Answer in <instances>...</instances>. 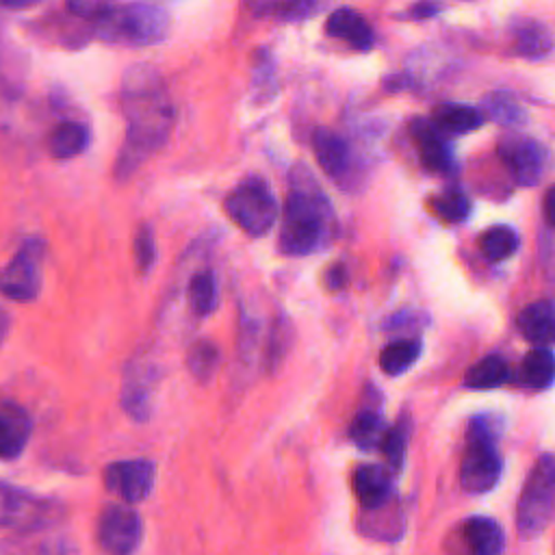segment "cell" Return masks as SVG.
<instances>
[{
  "label": "cell",
  "mask_w": 555,
  "mask_h": 555,
  "mask_svg": "<svg viewBox=\"0 0 555 555\" xmlns=\"http://www.w3.org/2000/svg\"><path fill=\"white\" fill-rule=\"evenodd\" d=\"M520 334L538 345H548L555 336V306L551 299H538L518 314Z\"/></svg>",
  "instance_id": "obj_22"
},
{
  "label": "cell",
  "mask_w": 555,
  "mask_h": 555,
  "mask_svg": "<svg viewBox=\"0 0 555 555\" xmlns=\"http://www.w3.org/2000/svg\"><path fill=\"white\" fill-rule=\"evenodd\" d=\"M384 431H386L384 416L379 414L377 408H371V405H364L362 410H358V414L351 418V425H349L351 442L364 451L379 447Z\"/></svg>",
  "instance_id": "obj_26"
},
{
  "label": "cell",
  "mask_w": 555,
  "mask_h": 555,
  "mask_svg": "<svg viewBox=\"0 0 555 555\" xmlns=\"http://www.w3.org/2000/svg\"><path fill=\"white\" fill-rule=\"evenodd\" d=\"M93 22V33L98 39L128 48L160 43L171 26L169 13L163 7L147 2L115 4Z\"/></svg>",
  "instance_id": "obj_4"
},
{
  "label": "cell",
  "mask_w": 555,
  "mask_h": 555,
  "mask_svg": "<svg viewBox=\"0 0 555 555\" xmlns=\"http://www.w3.org/2000/svg\"><path fill=\"white\" fill-rule=\"evenodd\" d=\"M503 421L496 414H477L466 425V449L460 464V486L468 494L490 492L503 473V457L496 440Z\"/></svg>",
  "instance_id": "obj_3"
},
{
  "label": "cell",
  "mask_w": 555,
  "mask_h": 555,
  "mask_svg": "<svg viewBox=\"0 0 555 555\" xmlns=\"http://www.w3.org/2000/svg\"><path fill=\"white\" fill-rule=\"evenodd\" d=\"M421 340L418 338H401L388 343L379 353V366L388 375H401L405 373L421 356Z\"/></svg>",
  "instance_id": "obj_29"
},
{
  "label": "cell",
  "mask_w": 555,
  "mask_h": 555,
  "mask_svg": "<svg viewBox=\"0 0 555 555\" xmlns=\"http://www.w3.org/2000/svg\"><path fill=\"white\" fill-rule=\"evenodd\" d=\"M152 369L134 360L126 366L121 384V408L132 421H147L152 412Z\"/></svg>",
  "instance_id": "obj_16"
},
{
  "label": "cell",
  "mask_w": 555,
  "mask_h": 555,
  "mask_svg": "<svg viewBox=\"0 0 555 555\" xmlns=\"http://www.w3.org/2000/svg\"><path fill=\"white\" fill-rule=\"evenodd\" d=\"M553 197H555V189L551 186V189L546 191V195H544V202H542V208H544V221H546V225H548V228L553 225Z\"/></svg>",
  "instance_id": "obj_42"
},
{
  "label": "cell",
  "mask_w": 555,
  "mask_h": 555,
  "mask_svg": "<svg viewBox=\"0 0 555 555\" xmlns=\"http://www.w3.org/2000/svg\"><path fill=\"white\" fill-rule=\"evenodd\" d=\"M509 379V369L503 356L488 353L477 360L464 375V386L470 390H490L499 388Z\"/></svg>",
  "instance_id": "obj_24"
},
{
  "label": "cell",
  "mask_w": 555,
  "mask_h": 555,
  "mask_svg": "<svg viewBox=\"0 0 555 555\" xmlns=\"http://www.w3.org/2000/svg\"><path fill=\"white\" fill-rule=\"evenodd\" d=\"M9 330H11V317H9V312L4 308H0V345L4 343Z\"/></svg>",
  "instance_id": "obj_43"
},
{
  "label": "cell",
  "mask_w": 555,
  "mask_h": 555,
  "mask_svg": "<svg viewBox=\"0 0 555 555\" xmlns=\"http://www.w3.org/2000/svg\"><path fill=\"white\" fill-rule=\"evenodd\" d=\"M514 50L527 61H546L553 52V33L540 20L522 17L514 26Z\"/></svg>",
  "instance_id": "obj_21"
},
{
  "label": "cell",
  "mask_w": 555,
  "mask_h": 555,
  "mask_svg": "<svg viewBox=\"0 0 555 555\" xmlns=\"http://www.w3.org/2000/svg\"><path fill=\"white\" fill-rule=\"evenodd\" d=\"M429 206L447 223H462L470 215V197L457 184L434 195Z\"/></svg>",
  "instance_id": "obj_31"
},
{
  "label": "cell",
  "mask_w": 555,
  "mask_h": 555,
  "mask_svg": "<svg viewBox=\"0 0 555 555\" xmlns=\"http://www.w3.org/2000/svg\"><path fill=\"white\" fill-rule=\"evenodd\" d=\"M43 243L39 238H26L15 256L0 269V295L13 301H30L41 291V264Z\"/></svg>",
  "instance_id": "obj_8"
},
{
  "label": "cell",
  "mask_w": 555,
  "mask_h": 555,
  "mask_svg": "<svg viewBox=\"0 0 555 555\" xmlns=\"http://www.w3.org/2000/svg\"><path fill=\"white\" fill-rule=\"evenodd\" d=\"M410 431H412V423L410 416L403 414L401 418H397V423L384 431L382 436V451L386 455L388 466L397 473L403 468V460H405V451H408V440H410Z\"/></svg>",
  "instance_id": "obj_32"
},
{
  "label": "cell",
  "mask_w": 555,
  "mask_h": 555,
  "mask_svg": "<svg viewBox=\"0 0 555 555\" xmlns=\"http://www.w3.org/2000/svg\"><path fill=\"white\" fill-rule=\"evenodd\" d=\"M555 507V460L542 453L527 475L516 505V529L525 540L538 538L551 522Z\"/></svg>",
  "instance_id": "obj_5"
},
{
  "label": "cell",
  "mask_w": 555,
  "mask_h": 555,
  "mask_svg": "<svg viewBox=\"0 0 555 555\" xmlns=\"http://www.w3.org/2000/svg\"><path fill=\"white\" fill-rule=\"evenodd\" d=\"M351 488L364 509H382L392 496V477L377 464H362L351 475Z\"/></svg>",
  "instance_id": "obj_18"
},
{
  "label": "cell",
  "mask_w": 555,
  "mask_h": 555,
  "mask_svg": "<svg viewBox=\"0 0 555 555\" xmlns=\"http://www.w3.org/2000/svg\"><path fill=\"white\" fill-rule=\"evenodd\" d=\"M496 152L516 184L535 186L542 180L548 163V152L538 139L505 134L501 137Z\"/></svg>",
  "instance_id": "obj_10"
},
{
  "label": "cell",
  "mask_w": 555,
  "mask_h": 555,
  "mask_svg": "<svg viewBox=\"0 0 555 555\" xmlns=\"http://www.w3.org/2000/svg\"><path fill=\"white\" fill-rule=\"evenodd\" d=\"M0 555H76V544L52 527L17 531L0 542Z\"/></svg>",
  "instance_id": "obj_14"
},
{
  "label": "cell",
  "mask_w": 555,
  "mask_h": 555,
  "mask_svg": "<svg viewBox=\"0 0 555 555\" xmlns=\"http://www.w3.org/2000/svg\"><path fill=\"white\" fill-rule=\"evenodd\" d=\"M95 538L106 555H134L143 538V520L126 503H108L98 516Z\"/></svg>",
  "instance_id": "obj_9"
},
{
  "label": "cell",
  "mask_w": 555,
  "mask_h": 555,
  "mask_svg": "<svg viewBox=\"0 0 555 555\" xmlns=\"http://www.w3.org/2000/svg\"><path fill=\"white\" fill-rule=\"evenodd\" d=\"M121 108L128 126L124 145L115 160V178L128 180L167 143L176 111L160 74L147 63L130 65L124 74Z\"/></svg>",
  "instance_id": "obj_1"
},
{
  "label": "cell",
  "mask_w": 555,
  "mask_h": 555,
  "mask_svg": "<svg viewBox=\"0 0 555 555\" xmlns=\"http://www.w3.org/2000/svg\"><path fill=\"white\" fill-rule=\"evenodd\" d=\"M518 234L509 225H492L479 236V251L488 262H503L518 249Z\"/></svg>",
  "instance_id": "obj_28"
},
{
  "label": "cell",
  "mask_w": 555,
  "mask_h": 555,
  "mask_svg": "<svg viewBox=\"0 0 555 555\" xmlns=\"http://www.w3.org/2000/svg\"><path fill=\"white\" fill-rule=\"evenodd\" d=\"M30 414L15 401L0 403V460H15L28 444Z\"/></svg>",
  "instance_id": "obj_19"
},
{
  "label": "cell",
  "mask_w": 555,
  "mask_h": 555,
  "mask_svg": "<svg viewBox=\"0 0 555 555\" xmlns=\"http://www.w3.org/2000/svg\"><path fill=\"white\" fill-rule=\"evenodd\" d=\"M186 297H189L191 310L197 317H208L217 308V297H219L215 273L210 269H204V271L195 273L189 282Z\"/></svg>",
  "instance_id": "obj_30"
},
{
  "label": "cell",
  "mask_w": 555,
  "mask_h": 555,
  "mask_svg": "<svg viewBox=\"0 0 555 555\" xmlns=\"http://www.w3.org/2000/svg\"><path fill=\"white\" fill-rule=\"evenodd\" d=\"M275 2H278V0H245L247 9H251V11L258 13V15L275 13Z\"/></svg>",
  "instance_id": "obj_41"
},
{
  "label": "cell",
  "mask_w": 555,
  "mask_h": 555,
  "mask_svg": "<svg viewBox=\"0 0 555 555\" xmlns=\"http://www.w3.org/2000/svg\"><path fill=\"white\" fill-rule=\"evenodd\" d=\"M102 479L108 492L117 494L124 503L132 505L147 499V494L152 492L156 481V466L154 462L143 457L117 460L104 468Z\"/></svg>",
  "instance_id": "obj_11"
},
{
  "label": "cell",
  "mask_w": 555,
  "mask_h": 555,
  "mask_svg": "<svg viewBox=\"0 0 555 555\" xmlns=\"http://www.w3.org/2000/svg\"><path fill=\"white\" fill-rule=\"evenodd\" d=\"M410 134L418 150L421 165L431 173H451L455 169V156L444 134L427 117H412L408 121Z\"/></svg>",
  "instance_id": "obj_13"
},
{
  "label": "cell",
  "mask_w": 555,
  "mask_h": 555,
  "mask_svg": "<svg viewBox=\"0 0 555 555\" xmlns=\"http://www.w3.org/2000/svg\"><path fill=\"white\" fill-rule=\"evenodd\" d=\"M520 384L533 390H544L553 384L555 377V358L548 347L531 349L520 364Z\"/></svg>",
  "instance_id": "obj_25"
},
{
  "label": "cell",
  "mask_w": 555,
  "mask_h": 555,
  "mask_svg": "<svg viewBox=\"0 0 555 555\" xmlns=\"http://www.w3.org/2000/svg\"><path fill=\"white\" fill-rule=\"evenodd\" d=\"M219 364V349L210 340H197L186 353V366L197 382H208Z\"/></svg>",
  "instance_id": "obj_33"
},
{
  "label": "cell",
  "mask_w": 555,
  "mask_h": 555,
  "mask_svg": "<svg viewBox=\"0 0 555 555\" xmlns=\"http://www.w3.org/2000/svg\"><path fill=\"white\" fill-rule=\"evenodd\" d=\"M345 282H347V271H345V267L343 264H332V267H327V271H325V286L330 288V291H338V288H343L345 286Z\"/></svg>",
  "instance_id": "obj_40"
},
{
  "label": "cell",
  "mask_w": 555,
  "mask_h": 555,
  "mask_svg": "<svg viewBox=\"0 0 555 555\" xmlns=\"http://www.w3.org/2000/svg\"><path fill=\"white\" fill-rule=\"evenodd\" d=\"M63 518V505L56 499L37 496L24 488L0 481V527L30 531L54 527Z\"/></svg>",
  "instance_id": "obj_7"
},
{
  "label": "cell",
  "mask_w": 555,
  "mask_h": 555,
  "mask_svg": "<svg viewBox=\"0 0 555 555\" xmlns=\"http://www.w3.org/2000/svg\"><path fill=\"white\" fill-rule=\"evenodd\" d=\"M479 111L483 119H490L501 126H525L529 119L522 102L512 91H505V89L488 91L481 98Z\"/></svg>",
  "instance_id": "obj_23"
},
{
  "label": "cell",
  "mask_w": 555,
  "mask_h": 555,
  "mask_svg": "<svg viewBox=\"0 0 555 555\" xmlns=\"http://www.w3.org/2000/svg\"><path fill=\"white\" fill-rule=\"evenodd\" d=\"M69 13L87 20H98L106 11H111L117 2L115 0H65Z\"/></svg>",
  "instance_id": "obj_37"
},
{
  "label": "cell",
  "mask_w": 555,
  "mask_h": 555,
  "mask_svg": "<svg viewBox=\"0 0 555 555\" xmlns=\"http://www.w3.org/2000/svg\"><path fill=\"white\" fill-rule=\"evenodd\" d=\"M429 121L436 126L440 134L449 139V137L468 134L481 128L486 119L477 106L462 104V102H442L440 106L434 108Z\"/></svg>",
  "instance_id": "obj_20"
},
{
  "label": "cell",
  "mask_w": 555,
  "mask_h": 555,
  "mask_svg": "<svg viewBox=\"0 0 555 555\" xmlns=\"http://www.w3.org/2000/svg\"><path fill=\"white\" fill-rule=\"evenodd\" d=\"M275 63L269 50H256L254 54V89L260 91V100H269L275 93Z\"/></svg>",
  "instance_id": "obj_34"
},
{
  "label": "cell",
  "mask_w": 555,
  "mask_h": 555,
  "mask_svg": "<svg viewBox=\"0 0 555 555\" xmlns=\"http://www.w3.org/2000/svg\"><path fill=\"white\" fill-rule=\"evenodd\" d=\"M453 555H503L505 533L490 516H470L453 531Z\"/></svg>",
  "instance_id": "obj_12"
},
{
  "label": "cell",
  "mask_w": 555,
  "mask_h": 555,
  "mask_svg": "<svg viewBox=\"0 0 555 555\" xmlns=\"http://www.w3.org/2000/svg\"><path fill=\"white\" fill-rule=\"evenodd\" d=\"M288 343H291V327H288V323L284 319L275 321L273 327H271V334H269V343H267V369L269 371L280 364V360L286 353Z\"/></svg>",
  "instance_id": "obj_36"
},
{
  "label": "cell",
  "mask_w": 555,
  "mask_h": 555,
  "mask_svg": "<svg viewBox=\"0 0 555 555\" xmlns=\"http://www.w3.org/2000/svg\"><path fill=\"white\" fill-rule=\"evenodd\" d=\"M310 145H312V152H314V158H317L319 167L330 178H334L338 184H345V180L349 176V169H351V147H349V143L338 132L319 126L312 132Z\"/></svg>",
  "instance_id": "obj_15"
},
{
  "label": "cell",
  "mask_w": 555,
  "mask_h": 555,
  "mask_svg": "<svg viewBox=\"0 0 555 555\" xmlns=\"http://www.w3.org/2000/svg\"><path fill=\"white\" fill-rule=\"evenodd\" d=\"M334 208L306 165L288 173V193L282 208L278 247L286 256H308L325 249L336 236Z\"/></svg>",
  "instance_id": "obj_2"
},
{
  "label": "cell",
  "mask_w": 555,
  "mask_h": 555,
  "mask_svg": "<svg viewBox=\"0 0 555 555\" xmlns=\"http://www.w3.org/2000/svg\"><path fill=\"white\" fill-rule=\"evenodd\" d=\"M0 7H7V0H0Z\"/></svg>",
  "instance_id": "obj_44"
},
{
  "label": "cell",
  "mask_w": 555,
  "mask_h": 555,
  "mask_svg": "<svg viewBox=\"0 0 555 555\" xmlns=\"http://www.w3.org/2000/svg\"><path fill=\"white\" fill-rule=\"evenodd\" d=\"M440 11H442V4L434 0H421L412 4L405 13H401V20H429V17H436Z\"/></svg>",
  "instance_id": "obj_39"
},
{
  "label": "cell",
  "mask_w": 555,
  "mask_h": 555,
  "mask_svg": "<svg viewBox=\"0 0 555 555\" xmlns=\"http://www.w3.org/2000/svg\"><path fill=\"white\" fill-rule=\"evenodd\" d=\"M317 4H319V0H278L275 15H280L282 20H288V22L304 20L317 9Z\"/></svg>",
  "instance_id": "obj_38"
},
{
  "label": "cell",
  "mask_w": 555,
  "mask_h": 555,
  "mask_svg": "<svg viewBox=\"0 0 555 555\" xmlns=\"http://www.w3.org/2000/svg\"><path fill=\"white\" fill-rule=\"evenodd\" d=\"M132 251H134V264L141 273H147L156 260V241L152 234V228L147 223L139 225L137 234H134V243H132Z\"/></svg>",
  "instance_id": "obj_35"
},
{
  "label": "cell",
  "mask_w": 555,
  "mask_h": 555,
  "mask_svg": "<svg viewBox=\"0 0 555 555\" xmlns=\"http://www.w3.org/2000/svg\"><path fill=\"white\" fill-rule=\"evenodd\" d=\"M89 130L78 121H61L48 139V150L56 158H72L87 150Z\"/></svg>",
  "instance_id": "obj_27"
},
{
  "label": "cell",
  "mask_w": 555,
  "mask_h": 555,
  "mask_svg": "<svg viewBox=\"0 0 555 555\" xmlns=\"http://www.w3.org/2000/svg\"><path fill=\"white\" fill-rule=\"evenodd\" d=\"M323 28L330 37L345 41L349 48H353L358 52H369L375 43L373 28L364 20V15L351 7L334 9L330 13V17L325 20Z\"/></svg>",
  "instance_id": "obj_17"
},
{
  "label": "cell",
  "mask_w": 555,
  "mask_h": 555,
  "mask_svg": "<svg viewBox=\"0 0 555 555\" xmlns=\"http://www.w3.org/2000/svg\"><path fill=\"white\" fill-rule=\"evenodd\" d=\"M230 221L249 236H264L278 221L280 206L271 186L260 176L243 178L223 199Z\"/></svg>",
  "instance_id": "obj_6"
}]
</instances>
